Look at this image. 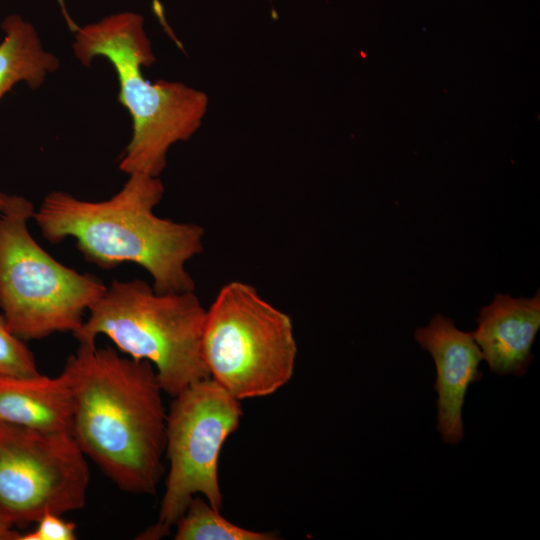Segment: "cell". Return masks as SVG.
Instances as JSON below:
<instances>
[{
  "label": "cell",
  "mask_w": 540,
  "mask_h": 540,
  "mask_svg": "<svg viewBox=\"0 0 540 540\" xmlns=\"http://www.w3.org/2000/svg\"><path fill=\"white\" fill-rule=\"evenodd\" d=\"M34 212L33 204L18 195H9L0 210V308L22 340L75 332L107 287L57 261L37 243L28 227Z\"/></svg>",
  "instance_id": "5"
},
{
  "label": "cell",
  "mask_w": 540,
  "mask_h": 540,
  "mask_svg": "<svg viewBox=\"0 0 540 540\" xmlns=\"http://www.w3.org/2000/svg\"><path fill=\"white\" fill-rule=\"evenodd\" d=\"M89 480L86 456L70 433L0 422V518L13 527L83 508Z\"/></svg>",
  "instance_id": "8"
},
{
  "label": "cell",
  "mask_w": 540,
  "mask_h": 540,
  "mask_svg": "<svg viewBox=\"0 0 540 540\" xmlns=\"http://www.w3.org/2000/svg\"><path fill=\"white\" fill-rule=\"evenodd\" d=\"M415 340L432 356L436 367L437 430L443 441L456 445L464 437L462 410L469 386L482 379V352L472 333L459 330L449 317L436 314L419 327Z\"/></svg>",
  "instance_id": "9"
},
{
  "label": "cell",
  "mask_w": 540,
  "mask_h": 540,
  "mask_svg": "<svg viewBox=\"0 0 540 540\" xmlns=\"http://www.w3.org/2000/svg\"><path fill=\"white\" fill-rule=\"evenodd\" d=\"M70 379L71 435L121 490L154 494L163 473L167 413L153 365L112 346L79 344Z\"/></svg>",
  "instance_id": "1"
},
{
  "label": "cell",
  "mask_w": 540,
  "mask_h": 540,
  "mask_svg": "<svg viewBox=\"0 0 540 540\" xmlns=\"http://www.w3.org/2000/svg\"><path fill=\"white\" fill-rule=\"evenodd\" d=\"M0 42V100L16 84L40 87L49 73L59 68V59L45 51L35 27L19 14L6 16Z\"/></svg>",
  "instance_id": "12"
},
{
  "label": "cell",
  "mask_w": 540,
  "mask_h": 540,
  "mask_svg": "<svg viewBox=\"0 0 540 540\" xmlns=\"http://www.w3.org/2000/svg\"><path fill=\"white\" fill-rule=\"evenodd\" d=\"M242 414L240 400L211 377L192 383L174 397L166 419L165 452L170 464L166 488L158 521L140 539L168 535L195 495L221 510L218 457Z\"/></svg>",
  "instance_id": "7"
},
{
  "label": "cell",
  "mask_w": 540,
  "mask_h": 540,
  "mask_svg": "<svg viewBox=\"0 0 540 540\" xmlns=\"http://www.w3.org/2000/svg\"><path fill=\"white\" fill-rule=\"evenodd\" d=\"M33 531L21 534L19 540H75L76 524L62 518L61 514L46 513Z\"/></svg>",
  "instance_id": "15"
},
{
  "label": "cell",
  "mask_w": 540,
  "mask_h": 540,
  "mask_svg": "<svg viewBox=\"0 0 540 540\" xmlns=\"http://www.w3.org/2000/svg\"><path fill=\"white\" fill-rule=\"evenodd\" d=\"M471 332L490 370L499 375L523 376L533 360L531 352L540 329V293L513 298L498 293L480 309Z\"/></svg>",
  "instance_id": "10"
},
{
  "label": "cell",
  "mask_w": 540,
  "mask_h": 540,
  "mask_svg": "<svg viewBox=\"0 0 540 540\" xmlns=\"http://www.w3.org/2000/svg\"><path fill=\"white\" fill-rule=\"evenodd\" d=\"M8 196H9L8 194L0 191V210L5 205V203H6L7 199H8Z\"/></svg>",
  "instance_id": "17"
},
{
  "label": "cell",
  "mask_w": 540,
  "mask_h": 540,
  "mask_svg": "<svg viewBox=\"0 0 540 540\" xmlns=\"http://www.w3.org/2000/svg\"><path fill=\"white\" fill-rule=\"evenodd\" d=\"M72 414L71 384L64 370L56 377L0 376V422L71 434Z\"/></svg>",
  "instance_id": "11"
},
{
  "label": "cell",
  "mask_w": 540,
  "mask_h": 540,
  "mask_svg": "<svg viewBox=\"0 0 540 540\" xmlns=\"http://www.w3.org/2000/svg\"><path fill=\"white\" fill-rule=\"evenodd\" d=\"M202 356L210 377L235 398L271 395L294 373L291 318L253 286L231 281L206 310Z\"/></svg>",
  "instance_id": "6"
},
{
  "label": "cell",
  "mask_w": 540,
  "mask_h": 540,
  "mask_svg": "<svg viewBox=\"0 0 540 540\" xmlns=\"http://www.w3.org/2000/svg\"><path fill=\"white\" fill-rule=\"evenodd\" d=\"M175 540H272V533L237 526L220 515L199 495L193 496L175 524Z\"/></svg>",
  "instance_id": "13"
},
{
  "label": "cell",
  "mask_w": 540,
  "mask_h": 540,
  "mask_svg": "<svg viewBox=\"0 0 540 540\" xmlns=\"http://www.w3.org/2000/svg\"><path fill=\"white\" fill-rule=\"evenodd\" d=\"M128 176L116 194L102 201L50 192L33 215L42 236L53 244L74 239L82 256L104 270L137 264L157 292L194 291L186 263L203 251L204 228L154 213L165 191L159 177Z\"/></svg>",
  "instance_id": "2"
},
{
  "label": "cell",
  "mask_w": 540,
  "mask_h": 540,
  "mask_svg": "<svg viewBox=\"0 0 540 540\" xmlns=\"http://www.w3.org/2000/svg\"><path fill=\"white\" fill-rule=\"evenodd\" d=\"M20 536L11 524L0 518V540H19Z\"/></svg>",
  "instance_id": "16"
},
{
  "label": "cell",
  "mask_w": 540,
  "mask_h": 540,
  "mask_svg": "<svg viewBox=\"0 0 540 540\" xmlns=\"http://www.w3.org/2000/svg\"><path fill=\"white\" fill-rule=\"evenodd\" d=\"M73 50L86 66L98 56L113 66L119 83L118 101L130 114L132 136L119 162L130 175L159 177L172 145L190 139L207 113L209 98L181 82L147 80L143 67L155 62L144 18L125 11L77 27Z\"/></svg>",
  "instance_id": "3"
},
{
  "label": "cell",
  "mask_w": 540,
  "mask_h": 540,
  "mask_svg": "<svg viewBox=\"0 0 540 540\" xmlns=\"http://www.w3.org/2000/svg\"><path fill=\"white\" fill-rule=\"evenodd\" d=\"M205 318L194 291L161 293L141 279L113 280L72 334L86 345L106 336L121 353L149 361L163 392L175 397L210 377L202 356Z\"/></svg>",
  "instance_id": "4"
},
{
  "label": "cell",
  "mask_w": 540,
  "mask_h": 540,
  "mask_svg": "<svg viewBox=\"0 0 540 540\" xmlns=\"http://www.w3.org/2000/svg\"><path fill=\"white\" fill-rule=\"evenodd\" d=\"M39 374L35 357L24 340L9 328L0 314V376L27 377Z\"/></svg>",
  "instance_id": "14"
}]
</instances>
